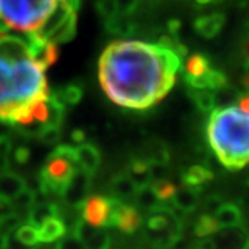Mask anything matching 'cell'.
<instances>
[{"instance_id": "6da1fadb", "label": "cell", "mask_w": 249, "mask_h": 249, "mask_svg": "<svg viewBox=\"0 0 249 249\" xmlns=\"http://www.w3.org/2000/svg\"><path fill=\"white\" fill-rule=\"evenodd\" d=\"M181 57L169 47L142 40H115L98 60V80L107 97L129 109H148L176 83Z\"/></svg>"}, {"instance_id": "7a4b0ae2", "label": "cell", "mask_w": 249, "mask_h": 249, "mask_svg": "<svg viewBox=\"0 0 249 249\" xmlns=\"http://www.w3.org/2000/svg\"><path fill=\"white\" fill-rule=\"evenodd\" d=\"M45 71V67L32 55L25 39L16 35H0L1 119L13 124L29 104L50 97Z\"/></svg>"}, {"instance_id": "3957f363", "label": "cell", "mask_w": 249, "mask_h": 249, "mask_svg": "<svg viewBox=\"0 0 249 249\" xmlns=\"http://www.w3.org/2000/svg\"><path fill=\"white\" fill-rule=\"evenodd\" d=\"M206 136L214 155L227 169H242L249 163V112L238 106L211 112Z\"/></svg>"}, {"instance_id": "277c9868", "label": "cell", "mask_w": 249, "mask_h": 249, "mask_svg": "<svg viewBox=\"0 0 249 249\" xmlns=\"http://www.w3.org/2000/svg\"><path fill=\"white\" fill-rule=\"evenodd\" d=\"M80 0H0V35L40 39L62 9H79Z\"/></svg>"}, {"instance_id": "5b68a950", "label": "cell", "mask_w": 249, "mask_h": 249, "mask_svg": "<svg viewBox=\"0 0 249 249\" xmlns=\"http://www.w3.org/2000/svg\"><path fill=\"white\" fill-rule=\"evenodd\" d=\"M78 168L71 145H60L53 151L40 172V190L45 194L62 196L64 190Z\"/></svg>"}, {"instance_id": "8992f818", "label": "cell", "mask_w": 249, "mask_h": 249, "mask_svg": "<svg viewBox=\"0 0 249 249\" xmlns=\"http://www.w3.org/2000/svg\"><path fill=\"white\" fill-rule=\"evenodd\" d=\"M183 223L173 209L160 204L152 209L145 223V235L152 247L158 249H168L175 247L181 240Z\"/></svg>"}, {"instance_id": "52a82bcc", "label": "cell", "mask_w": 249, "mask_h": 249, "mask_svg": "<svg viewBox=\"0 0 249 249\" xmlns=\"http://www.w3.org/2000/svg\"><path fill=\"white\" fill-rule=\"evenodd\" d=\"M82 206V220L96 227H111L114 198L104 196H90L85 199Z\"/></svg>"}, {"instance_id": "ba28073f", "label": "cell", "mask_w": 249, "mask_h": 249, "mask_svg": "<svg viewBox=\"0 0 249 249\" xmlns=\"http://www.w3.org/2000/svg\"><path fill=\"white\" fill-rule=\"evenodd\" d=\"M90 183H91V175L80 168H76L73 176L62 193L61 196L64 198V201L68 205L80 206L89 196L88 194L90 190Z\"/></svg>"}, {"instance_id": "9c48e42d", "label": "cell", "mask_w": 249, "mask_h": 249, "mask_svg": "<svg viewBox=\"0 0 249 249\" xmlns=\"http://www.w3.org/2000/svg\"><path fill=\"white\" fill-rule=\"evenodd\" d=\"M73 232L82 241L85 249H109L111 238L103 227H96L85 220H79L75 224Z\"/></svg>"}, {"instance_id": "30bf717a", "label": "cell", "mask_w": 249, "mask_h": 249, "mask_svg": "<svg viewBox=\"0 0 249 249\" xmlns=\"http://www.w3.org/2000/svg\"><path fill=\"white\" fill-rule=\"evenodd\" d=\"M142 223V217L134 206L124 204V201L114 198V212L111 227H118L121 231L134 232Z\"/></svg>"}, {"instance_id": "8fae6325", "label": "cell", "mask_w": 249, "mask_h": 249, "mask_svg": "<svg viewBox=\"0 0 249 249\" xmlns=\"http://www.w3.org/2000/svg\"><path fill=\"white\" fill-rule=\"evenodd\" d=\"M212 238L216 249H249V234L241 226L220 229Z\"/></svg>"}, {"instance_id": "7c38bea8", "label": "cell", "mask_w": 249, "mask_h": 249, "mask_svg": "<svg viewBox=\"0 0 249 249\" xmlns=\"http://www.w3.org/2000/svg\"><path fill=\"white\" fill-rule=\"evenodd\" d=\"M73 152H75V160L78 168L93 176L101 163V154L97 147L89 142H80L73 147Z\"/></svg>"}, {"instance_id": "4fadbf2b", "label": "cell", "mask_w": 249, "mask_h": 249, "mask_svg": "<svg viewBox=\"0 0 249 249\" xmlns=\"http://www.w3.org/2000/svg\"><path fill=\"white\" fill-rule=\"evenodd\" d=\"M184 80L188 85V88H193V89H208L212 90V91L220 89L224 85H227L226 75L222 71L214 70L212 67L205 73H202L201 76H196V78L184 76Z\"/></svg>"}, {"instance_id": "5bb4252c", "label": "cell", "mask_w": 249, "mask_h": 249, "mask_svg": "<svg viewBox=\"0 0 249 249\" xmlns=\"http://www.w3.org/2000/svg\"><path fill=\"white\" fill-rule=\"evenodd\" d=\"M226 17L223 13H212L208 16H201L194 21V29L199 36L205 39H212L220 34L224 27Z\"/></svg>"}, {"instance_id": "9a60e30c", "label": "cell", "mask_w": 249, "mask_h": 249, "mask_svg": "<svg viewBox=\"0 0 249 249\" xmlns=\"http://www.w3.org/2000/svg\"><path fill=\"white\" fill-rule=\"evenodd\" d=\"M199 193L201 188H194L183 184L176 188L170 201L175 209H178L181 212H193L199 202Z\"/></svg>"}, {"instance_id": "2e32d148", "label": "cell", "mask_w": 249, "mask_h": 249, "mask_svg": "<svg viewBox=\"0 0 249 249\" xmlns=\"http://www.w3.org/2000/svg\"><path fill=\"white\" fill-rule=\"evenodd\" d=\"M39 229V238L40 242H54L58 241L67 232L65 223L62 222L61 216L53 214L46 217L42 223L37 224Z\"/></svg>"}, {"instance_id": "e0dca14e", "label": "cell", "mask_w": 249, "mask_h": 249, "mask_svg": "<svg viewBox=\"0 0 249 249\" xmlns=\"http://www.w3.org/2000/svg\"><path fill=\"white\" fill-rule=\"evenodd\" d=\"M213 216L217 222L219 229L235 227V226H241V223H242V211L238 205L232 204V202H226V204L220 205Z\"/></svg>"}, {"instance_id": "ac0fdd59", "label": "cell", "mask_w": 249, "mask_h": 249, "mask_svg": "<svg viewBox=\"0 0 249 249\" xmlns=\"http://www.w3.org/2000/svg\"><path fill=\"white\" fill-rule=\"evenodd\" d=\"M27 188L25 180L17 173L1 172L0 173V196L13 199Z\"/></svg>"}, {"instance_id": "d6986e66", "label": "cell", "mask_w": 249, "mask_h": 249, "mask_svg": "<svg viewBox=\"0 0 249 249\" xmlns=\"http://www.w3.org/2000/svg\"><path fill=\"white\" fill-rule=\"evenodd\" d=\"M214 178V175L209 168L204 165H193L188 169H186L181 175L183 184L194 188H201L205 183L212 181Z\"/></svg>"}, {"instance_id": "ffe728a7", "label": "cell", "mask_w": 249, "mask_h": 249, "mask_svg": "<svg viewBox=\"0 0 249 249\" xmlns=\"http://www.w3.org/2000/svg\"><path fill=\"white\" fill-rule=\"evenodd\" d=\"M106 28L112 35L119 36V37H127V36H132L134 34L136 24L130 18V16L116 13L115 16L106 19Z\"/></svg>"}, {"instance_id": "44dd1931", "label": "cell", "mask_w": 249, "mask_h": 249, "mask_svg": "<svg viewBox=\"0 0 249 249\" xmlns=\"http://www.w3.org/2000/svg\"><path fill=\"white\" fill-rule=\"evenodd\" d=\"M82 94H83V90L79 85H67V86L60 88V89L54 90L53 93L50 91V96L57 103H60L64 108L78 104L82 98Z\"/></svg>"}, {"instance_id": "7402d4cb", "label": "cell", "mask_w": 249, "mask_h": 249, "mask_svg": "<svg viewBox=\"0 0 249 249\" xmlns=\"http://www.w3.org/2000/svg\"><path fill=\"white\" fill-rule=\"evenodd\" d=\"M139 186L133 181V178H130L127 173L126 175H118L114 178L111 183V190L114 193L116 199H124V198H134L137 193Z\"/></svg>"}, {"instance_id": "603a6c76", "label": "cell", "mask_w": 249, "mask_h": 249, "mask_svg": "<svg viewBox=\"0 0 249 249\" xmlns=\"http://www.w3.org/2000/svg\"><path fill=\"white\" fill-rule=\"evenodd\" d=\"M214 109L216 108H227L235 106L240 100L241 93L237 88H234L231 85H224L220 89L214 90Z\"/></svg>"}, {"instance_id": "cb8c5ba5", "label": "cell", "mask_w": 249, "mask_h": 249, "mask_svg": "<svg viewBox=\"0 0 249 249\" xmlns=\"http://www.w3.org/2000/svg\"><path fill=\"white\" fill-rule=\"evenodd\" d=\"M209 68H211V62L202 54H193V55H190L186 60V62H184V67H183L184 76H190V78L201 76Z\"/></svg>"}, {"instance_id": "d4e9b609", "label": "cell", "mask_w": 249, "mask_h": 249, "mask_svg": "<svg viewBox=\"0 0 249 249\" xmlns=\"http://www.w3.org/2000/svg\"><path fill=\"white\" fill-rule=\"evenodd\" d=\"M127 175L133 178V181L139 187L147 186V184L152 183L151 175H150V163L147 160H142V158L132 162Z\"/></svg>"}, {"instance_id": "484cf974", "label": "cell", "mask_w": 249, "mask_h": 249, "mask_svg": "<svg viewBox=\"0 0 249 249\" xmlns=\"http://www.w3.org/2000/svg\"><path fill=\"white\" fill-rule=\"evenodd\" d=\"M134 199H136V202H137L139 206H142L144 209H150V211L158 208L160 204H163L160 198H158V196H157V193H155L152 184L139 187L137 188V193L134 196Z\"/></svg>"}, {"instance_id": "4316f807", "label": "cell", "mask_w": 249, "mask_h": 249, "mask_svg": "<svg viewBox=\"0 0 249 249\" xmlns=\"http://www.w3.org/2000/svg\"><path fill=\"white\" fill-rule=\"evenodd\" d=\"M169 150L162 142H150L145 148V157L142 160H147L148 163L158 162V163H168L169 162Z\"/></svg>"}, {"instance_id": "83f0119b", "label": "cell", "mask_w": 249, "mask_h": 249, "mask_svg": "<svg viewBox=\"0 0 249 249\" xmlns=\"http://www.w3.org/2000/svg\"><path fill=\"white\" fill-rule=\"evenodd\" d=\"M190 94L196 103V108L201 112H212L214 109V96L212 90L208 89H193L190 88Z\"/></svg>"}, {"instance_id": "f1b7e54d", "label": "cell", "mask_w": 249, "mask_h": 249, "mask_svg": "<svg viewBox=\"0 0 249 249\" xmlns=\"http://www.w3.org/2000/svg\"><path fill=\"white\" fill-rule=\"evenodd\" d=\"M194 230H196V235L198 238H205V237L214 235L220 229L217 226V222H216L213 214L205 213L198 217L196 226H194Z\"/></svg>"}, {"instance_id": "f546056e", "label": "cell", "mask_w": 249, "mask_h": 249, "mask_svg": "<svg viewBox=\"0 0 249 249\" xmlns=\"http://www.w3.org/2000/svg\"><path fill=\"white\" fill-rule=\"evenodd\" d=\"M14 234L18 240L24 244H27L29 247H36L40 238H39V229L37 226L34 224L32 222L24 223V224H19L17 229L14 230Z\"/></svg>"}, {"instance_id": "4dcf8cb0", "label": "cell", "mask_w": 249, "mask_h": 249, "mask_svg": "<svg viewBox=\"0 0 249 249\" xmlns=\"http://www.w3.org/2000/svg\"><path fill=\"white\" fill-rule=\"evenodd\" d=\"M152 187H154V190H155L157 196H158V198H160L162 202L170 201V199H172V196H173V194H175V191H176V188H178V187L175 186L173 183L168 181L166 178H165V180H160V181L152 183Z\"/></svg>"}, {"instance_id": "1f68e13d", "label": "cell", "mask_w": 249, "mask_h": 249, "mask_svg": "<svg viewBox=\"0 0 249 249\" xmlns=\"http://www.w3.org/2000/svg\"><path fill=\"white\" fill-rule=\"evenodd\" d=\"M57 249H85L82 241L78 238V235L73 234H64L60 240L57 241Z\"/></svg>"}, {"instance_id": "d6a6232c", "label": "cell", "mask_w": 249, "mask_h": 249, "mask_svg": "<svg viewBox=\"0 0 249 249\" xmlns=\"http://www.w3.org/2000/svg\"><path fill=\"white\" fill-rule=\"evenodd\" d=\"M3 249H36V247H29L27 244L21 242L16 237L14 231L3 234Z\"/></svg>"}, {"instance_id": "836d02e7", "label": "cell", "mask_w": 249, "mask_h": 249, "mask_svg": "<svg viewBox=\"0 0 249 249\" xmlns=\"http://www.w3.org/2000/svg\"><path fill=\"white\" fill-rule=\"evenodd\" d=\"M97 10L98 13L101 14V17L104 18V19L115 16L116 13H118L115 0H98Z\"/></svg>"}, {"instance_id": "e575fe53", "label": "cell", "mask_w": 249, "mask_h": 249, "mask_svg": "<svg viewBox=\"0 0 249 249\" xmlns=\"http://www.w3.org/2000/svg\"><path fill=\"white\" fill-rule=\"evenodd\" d=\"M139 1L140 0H115L118 13L132 16L139 6Z\"/></svg>"}, {"instance_id": "d590c367", "label": "cell", "mask_w": 249, "mask_h": 249, "mask_svg": "<svg viewBox=\"0 0 249 249\" xmlns=\"http://www.w3.org/2000/svg\"><path fill=\"white\" fill-rule=\"evenodd\" d=\"M60 127H47L37 137L46 144H55L60 140Z\"/></svg>"}, {"instance_id": "8d00e7d4", "label": "cell", "mask_w": 249, "mask_h": 249, "mask_svg": "<svg viewBox=\"0 0 249 249\" xmlns=\"http://www.w3.org/2000/svg\"><path fill=\"white\" fill-rule=\"evenodd\" d=\"M14 213V208H13V202L11 199L6 198V196H0V220L9 217Z\"/></svg>"}, {"instance_id": "74e56055", "label": "cell", "mask_w": 249, "mask_h": 249, "mask_svg": "<svg viewBox=\"0 0 249 249\" xmlns=\"http://www.w3.org/2000/svg\"><path fill=\"white\" fill-rule=\"evenodd\" d=\"M13 124H10L9 121L6 119H1L0 118V139H9L10 133L13 130Z\"/></svg>"}, {"instance_id": "f35d334b", "label": "cell", "mask_w": 249, "mask_h": 249, "mask_svg": "<svg viewBox=\"0 0 249 249\" xmlns=\"http://www.w3.org/2000/svg\"><path fill=\"white\" fill-rule=\"evenodd\" d=\"M11 151V144L9 139H0V160H6Z\"/></svg>"}, {"instance_id": "ab89813d", "label": "cell", "mask_w": 249, "mask_h": 249, "mask_svg": "<svg viewBox=\"0 0 249 249\" xmlns=\"http://www.w3.org/2000/svg\"><path fill=\"white\" fill-rule=\"evenodd\" d=\"M196 249H216L213 238H212V237H205V238H201L199 242L196 244Z\"/></svg>"}, {"instance_id": "60d3db41", "label": "cell", "mask_w": 249, "mask_h": 249, "mask_svg": "<svg viewBox=\"0 0 249 249\" xmlns=\"http://www.w3.org/2000/svg\"><path fill=\"white\" fill-rule=\"evenodd\" d=\"M14 158L17 160V162H27L28 158H29V151L27 148L21 147V148H17L14 151Z\"/></svg>"}, {"instance_id": "b9f144b4", "label": "cell", "mask_w": 249, "mask_h": 249, "mask_svg": "<svg viewBox=\"0 0 249 249\" xmlns=\"http://www.w3.org/2000/svg\"><path fill=\"white\" fill-rule=\"evenodd\" d=\"M237 106H238V108H240L241 111L249 112V93H247V94H241Z\"/></svg>"}, {"instance_id": "7bdbcfd3", "label": "cell", "mask_w": 249, "mask_h": 249, "mask_svg": "<svg viewBox=\"0 0 249 249\" xmlns=\"http://www.w3.org/2000/svg\"><path fill=\"white\" fill-rule=\"evenodd\" d=\"M168 27H169V34H170V35L176 36V37H178V31H180V28H181V24H180V21H178V19H172V21H169Z\"/></svg>"}, {"instance_id": "ee69618b", "label": "cell", "mask_w": 249, "mask_h": 249, "mask_svg": "<svg viewBox=\"0 0 249 249\" xmlns=\"http://www.w3.org/2000/svg\"><path fill=\"white\" fill-rule=\"evenodd\" d=\"M241 82H242V85H244L247 89H249V62H247V65L244 67V73H242V79H241Z\"/></svg>"}, {"instance_id": "f6af8a7d", "label": "cell", "mask_w": 249, "mask_h": 249, "mask_svg": "<svg viewBox=\"0 0 249 249\" xmlns=\"http://www.w3.org/2000/svg\"><path fill=\"white\" fill-rule=\"evenodd\" d=\"M242 54L245 57V61L249 62V37L244 42V45H242Z\"/></svg>"}]
</instances>
